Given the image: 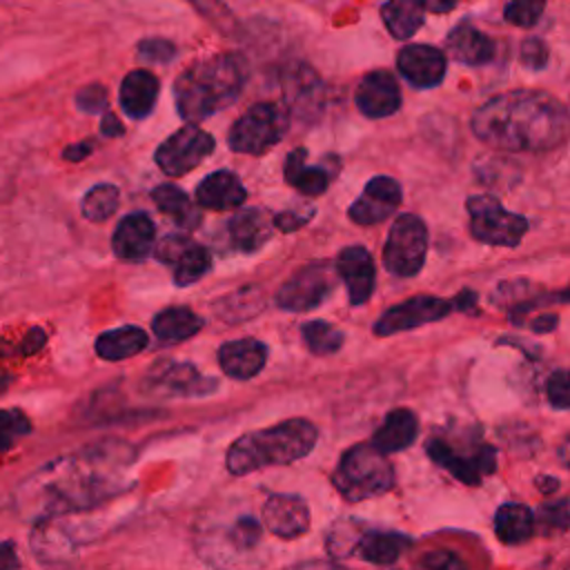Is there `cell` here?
I'll return each instance as SVG.
<instances>
[{
  "mask_svg": "<svg viewBox=\"0 0 570 570\" xmlns=\"http://www.w3.org/2000/svg\"><path fill=\"white\" fill-rule=\"evenodd\" d=\"M131 459V448L118 441L96 443L78 454L60 456L20 488V510L27 517L53 519L96 508L131 485L125 476Z\"/></svg>",
  "mask_w": 570,
  "mask_h": 570,
  "instance_id": "cell-1",
  "label": "cell"
},
{
  "mask_svg": "<svg viewBox=\"0 0 570 570\" xmlns=\"http://www.w3.org/2000/svg\"><path fill=\"white\" fill-rule=\"evenodd\" d=\"M474 136L503 151H550L570 134V111L541 89H510L472 114Z\"/></svg>",
  "mask_w": 570,
  "mask_h": 570,
  "instance_id": "cell-2",
  "label": "cell"
},
{
  "mask_svg": "<svg viewBox=\"0 0 570 570\" xmlns=\"http://www.w3.org/2000/svg\"><path fill=\"white\" fill-rule=\"evenodd\" d=\"M247 78V65L238 53H216L187 67L174 82L178 114L200 122L238 98Z\"/></svg>",
  "mask_w": 570,
  "mask_h": 570,
  "instance_id": "cell-3",
  "label": "cell"
},
{
  "mask_svg": "<svg viewBox=\"0 0 570 570\" xmlns=\"http://www.w3.org/2000/svg\"><path fill=\"white\" fill-rule=\"evenodd\" d=\"M316 428L305 419H287L278 425L247 432L229 445L227 470L232 474H249L298 461L316 445Z\"/></svg>",
  "mask_w": 570,
  "mask_h": 570,
  "instance_id": "cell-4",
  "label": "cell"
},
{
  "mask_svg": "<svg viewBox=\"0 0 570 570\" xmlns=\"http://www.w3.org/2000/svg\"><path fill=\"white\" fill-rule=\"evenodd\" d=\"M332 481L343 499L356 503L387 492L394 483V470L374 443H358L341 456Z\"/></svg>",
  "mask_w": 570,
  "mask_h": 570,
  "instance_id": "cell-5",
  "label": "cell"
},
{
  "mask_svg": "<svg viewBox=\"0 0 570 570\" xmlns=\"http://www.w3.org/2000/svg\"><path fill=\"white\" fill-rule=\"evenodd\" d=\"M289 114L276 102H258L249 107L229 129V147L240 154H265L287 131Z\"/></svg>",
  "mask_w": 570,
  "mask_h": 570,
  "instance_id": "cell-6",
  "label": "cell"
},
{
  "mask_svg": "<svg viewBox=\"0 0 570 570\" xmlns=\"http://www.w3.org/2000/svg\"><path fill=\"white\" fill-rule=\"evenodd\" d=\"M465 207L470 214V234L479 243L517 247L528 232V218L508 212L494 196H470Z\"/></svg>",
  "mask_w": 570,
  "mask_h": 570,
  "instance_id": "cell-7",
  "label": "cell"
},
{
  "mask_svg": "<svg viewBox=\"0 0 570 570\" xmlns=\"http://www.w3.org/2000/svg\"><path fill=\"white\" fill-rule=\"evenodd\" d=\"M428 254V227L416 214H401L387 232L383 265L390 274L407 278L421 272Z\"/></svg>",
  "mask_w": 570,
  "mask_h": 570,
  "instance_id": "cell-8",
  "label": "cell"
},
{
  "mask_svg": "<svg viewBox=\"0 0 570 570\" xmlns=\"http://www.w3.org/2000/svg\"><path fill=\"white\" fill-rule=\"evenodd\" d=\"M336 285V267L316 261L292 274L276 292V305L287 312H309L318 307Z\"/></svg>",
  "mask_w": 570,
  "mask_h": 570,
  "instance_id": "cell-9",
  "label": "cell"
},
{
  "mask_svg": "<svg viewBox=\"0 0 570 570\" xmlns=\"http://www.w3.org/2000/svg\"><path fill=\"white\" fill-rule=\"evenodd\" d=\"M214 151V138L198 125H185L160 142L156 163L167 176H183Z\"/></svg>",
  "mask_w": 570,
  "mask_h": 570,
  "instance_id": "cell-10",
  "label": "cell"
},
{
  "mask_svg": "<svg viewBox=\"0 0 570 570\" xmlns=\"http://www.w3.org/2000/svg\"><path fill=\"white\" fill-rule=\"evenodd\" d=\"M454 307V301H445L439 296H428L419 294L412 296L399 305H392L381 314V318L374 323V334L376 336H392L399 332L416 330L428 323H436L445 318Z\"/></svg>",
  "mask_w": 570,
  "mask_h": 570,
  "instance_id": "cell-11",
  "label": "cell"
},
{
  "mask_svg": "<svg viewBox=\"0 0 570 570\" xmlns=\"http://www.w3.org/2000/svg\"><path fill=\"white\" fill-rule=\"evenodd\" d=\"M154 254L160 263L171 265L174 283L180 285V287L200 281L212 267L209 252L203 245H198L196 240H191L189 236H183V234L165 236L154 247Z\"/></svg>",
  "mask_w": 570,
  "mask_h": 570,
  "instance_id": "cell-12",
  "label": "cell"
},
{
  "mask_svg": "<svg viewBox=\"0 0 570 570\" xmlns=\"http://www.w3.org/2000/svg\"><path fill=\"white\" fill-rule=\"evenodd\" d=\"M287 114L301 120H314L323 109V82L305 62H289L281 76Z\"/></svg>",
  "mask_w": 570,
  "mask_h": 570,
  "instance_id": "cell-13",
  "label": "cell"
},
{
  "mask_svg": "<svg viewBox=\"0 0 570 570\" xmlns=\"http://www.w3.org/2000/svg\"><path fill=\"white\" fill-rule=\"evenodd\" d=\"M425 452L436 465L445 468L452 476H456L459 481H463L468 485L481 483L483 476L492 474L494 463H497L494 450L490 445H481L472 454H461L450 443H445L443 439H436V436L425 443Z\"/></svg>",
  "mask_w": 570,
  "mask_h": 570,
  "instance_id": "cell-14",
  "label": "cell"
},
{
  "mask_svg": "<svg viewBox=\"0 0 570 570\" xmlns=\"http://www.w3.org/2000/svg\"><path fill=\"white\" fill-rule=\"evenodd\" d=\"M145 390L160 396H205L216 390V381L205 379L191 363L167 361L147 374Z\"/></svg>",
  "mask_w": 570,
  "mask_h": 570,
  "instance_id": "cell-15",
  "label": "cell"
},
{
  "mask_svg": "<svg viewBox=\"0 0 570 570\" xmlns=\"http://www.w3.org/2000/svg\"><path fill=\"white\" fill-rule=\"evenodd\" d=\"M401 196V185L394 178L374 176L363 194L350 205L347 214L356 225H376L396 212Z\"/></svg>",
  "mask_w": 570,
  "mask_h": 570,
  "instance_id": "cell-16",
  "label": "cell"
},
{
  "mask_svg": "<svg viewBox=\"0 0 570 570\" xmlns=\"http://www.w3.org/2000/svg\"><path fill=\"white\" fill-rule=\"evenodd\" d=\"M354 100L363 116L387 118L401 107V89L390 71L374 69L358 80Z\"/></svg>",
  "mask_w": 570,
  "mask_h": 570,
  "instance_id": "cell-17",
  "label": "cell"
},
{
  "mask_svg": "<svg viewBox=\"0 0 570 570\" xmlns=\"http://www.w3.org/2000/svg\"><path fill=\"white\" fill-rule=\"evenodd\" d=\"M396 67L410 85L430 89L445 76V53L432 45H407L399 51Z\"/></svg>",
  "mask_w": 570,
  "mask_h": 570,
  "instance_id": "cell-18",
  "label": "cell"
},
{
  "mask_svg": "<svg viewBox=\"0 0 570 570\" xmlns=\"http://www.w3.org/2000/svg\"><path fill=\"white\" fill-rule=\"evenodd\" d=\"M336 274L341 276V281L347 287V296L352 305H363L372 292H374V261L370 256V252L361 245H352L345 247L338 258H336Z\"/></svg>",
  "mask_w": 570,
  "mask_h": 570,
  "instance_id": "cell-19",
  "label": "cell"
},
{
  "mask_svg": "<svg viewBox=\"0 0 570 570\" xmlns=\"http://www.w3.org/2000/svg\"><path fill=\"white\" fill-rule=\"evenodd\" d=\"M263 523L281 539H296L309 528V510L296 494H272L263 505Z\"/></svg>",
  "mask_w": 570,
  "mask_h": 570,
  "instance_id": "cell-20",
  "label": "cell"
},
{
  "mask_svg": "<svg viewBox=\"0 0 570 570\" xmlns=\"http://www.w3.org/2000/svg\"><path fill=\"white\" fill-rule=\"evenodd\" d=\"M154 236H156V227L147 214L142 212L127 214L114 232V238H111L114 254L125 263H140L151 254Z\"/></svg>",
  "mask_w": 570,
  "mask_h": 570,
  "instance_id": "cell-21",
  "label": "cell"
},
{
  "mask_svg": "<svg viewBox=\"0 0 570 570\" xmlns=\"http://www.w3.org/2000/svg\"><path fill=\"white\" fill-rule=\"evenodd\" d=\"M267 361V347L256 338L227 341L218 350L220 370L236 381H247L256 376Z\"/></svg>",
  "mask_w": 570,
  "mask_h": 570,
  "instance_id": "cell-22",
  "label": "cell"
},
{
  "mask_svg": "<svg viewBox=\"0 0 570 570\" xmlns=\"http://www.w3.org/2000/svg\"><path fill=\"white\" fill-rule=\"evenodd\" d=\"M445 51L463 65H485L494 58V42L470 22L456 24L445 40Z\"/></svg>",
  "mask_w": 570,
  "mask_h": 570,
  "instance_id": "cell-23",
  "label": "cell"
},
{
  "mask_svg": "<svg viewBox=\"0 0 570 570\" xmlns=\"http://www.w3.org/2000/svg\"><path fill=\"white\" fill-rule=\"evenodd\" d=\"M158 78L147 69L129 71L120 82V107L131 118H145L151 114L158 98Z\"/></svg>",
  "mask_w": 570,
  "mask_h": 570,
  "instance_id": "cell-24",
  "label": "cell"
},
{
  "mask_svg": "<svg viewBox=\"0 0 570 570\" xmlns=\"http://www.w3.org/2000/svg\"><path fill=\"white\" fill-rule=\"evenodd\" d=\"M196 200L200 207L214 212L236 209L245 200V187L232 171H214L198 185Z\"/></svg>",
  "mask_w": 570,
  "mask_h": 570,
  "instance_id": "cell-25",
  "label": "cell"
},
{
  "mask_svg": "<svg viewBox=\"0 0 570 570\" xmlns=\"http://www.w3.org/2000/svg\"><path fill=\"white\" fill-rule=\"evenodd\" d=\"M419 434V419L412 410H405V407H399V410H392L383 423L379 425V430L374 432L372 436V443L385 452V454H392V452H401L405 448H410L414 443Z\"/></svg>",
  "mask_w": 570,
  "mask_h": 570,
  "instance_id": "cell-26",
  "label": "cell"
},
{
  "mask_svg": "<svg viewBox=\"0 0 570 570\" xmlns=\"http://www.w3.org/2000/svg\"><path fill=\"white\" fill-rule=\"evenodd\" d=\"M272 225L263 209H240L229 218V236L238 249L256 252L269 240Z\"/></svg>",
  "mask_w": 570,
  "mask_h": 570,
  "instance_id": "cell-27",
  "label": "cell"
},
{
  "mask_svg": "<svg viewBox=\"0 0 570 570\" xmlns=\"http://www.w3.org/2000/svg\"><path fill=\"white\" fill-rule=\"evenodd\" d=\"M147 343H149V336L145 330L136 325H125V327L102 332L96 338V354L105 361H122L140 354L147 347Z\"/></svg>",
  "mask_w": 570,
  "mask_h": 570,
  "instance_id": "cell-28",
  "label": "cell"
},
{
  "mask_svg": "<svg viewBox=\"0 0 570 570\" xmlns=\"http://www.w3.org/2000/svg\"><path fill=\"white\" fill-rule=\"evenodd\" d=\"M423 16H425V0H387L381 7V18L385 29L399 40L412 38L421 29Z\"/></svg>",
  "mask_w": 570,
  "mask_h": 570,
  "instance_id": "cell-29",
  "label": "cell"
},
{
  "mask_svg": "<svg viewBox=\"0 0 570 570\" xmlns=\"http://www.w3.org/2000/svg\"><path fill=\"white\" fill-rule=\"evenodd\" d=\"M410 539L399 532H363L356 552L374 566H390L405 554Z\"/></svg>",
  "mask_w": 570,
  "mask_h": 570,
  "instance_id": "cell-30",
  "label": "cell"
},
{
  "mask_svg": "<svg viewBox=\"0 0 570 570\" xmlns=\"http://www.w3.org/2000/svg\"><path fill=\"white\" fill-rule=\"evenodd\" d=\"M203 327V318L189 307H167L151 321L154 334L165 343H178L194 336Z\"/></svg>",
  "mask_w": 570,
  "mask_h": 570,
  "instance_id": "cell-31",
  "label": "cell"
},
{
  "mask_svg": "<svg viewBox=\"0 0 570 570\" xmlns=\"http://www.w3.org/2000/svg\"><path fill=\"white\" fill-rule=\"evenodd\" d=\"M494 532L508 546L523 543L534 532V517L523 503H505L494 514Z\"/></svg>",
  "mask_w": 570,
  "mask_h": 570,
  "instance_id": "cell-32",
  "label": "cell"
},
{
  "mask_svg": "<svg viewBox=\"0 0 570 570\" xmlns=\"http://www.w3.org/2000/svg\"><path fill=\"white\" fill-rule=\"evenodd\" d=\"M305 149H294L285 160V178L305 196H318L330 185V174L323 167H309L305 163Z\"/></svg>",
  "mask_w": 570,
  "mask_h": 570,
  "instance_id": "cell-33",
  "label": "cell"
},
{
  "mask_svg": "<svg viewBox=\"0 0 570 570\" xmlns=\"http://www.w3.org/2000/svg\"><path fill=\"white\" fill-rule=\"evenodd\" d=\"M151 200L156 203V207L165 216H171L176 220V225H180L183 229H194L198 225V220H200V214H198L196 205L176 185H160V187H156L151 191Z\"/></svg>",
  "mask_w": 570,
  "mask_h": 570,
  "instance_id": "cell-34",
  "label": "cell"
},
{
  "mask_svg": "<svg viewBox=\"0 0 570 570\" xmlns=\"http://www.w3.org/2000/svg\"><path fill=\"white\" fill-rule=\"evenodd\" d=\"M263 309V294L258 287H243L216 303V314L225 321L238 323L256 316Z\"/></svg>",
  "mask_w": 570,
  "mask_h": 570,
  "instance_id": "cell-35",
  "label": "cell"
},
{
  "mask_svg": "<svg viewBox=\"0 0 570 570\" xmlns=\"http://www.w3.org/2000/svg\"><path fill=\"white\" fill-rule=\"evenodd\" d=\"M118 200H120L118 187H114V185H109V183H102V185L91 187V189L82 196L80 209H82V216H85L87 220L100 223V220H107V218L116 212Z\"/></svg>",
  "mask_w": 570,
  "mask_h": 570,
  "instance_id": "cell-36",
  "label": "cell"
},
{
  "mask_svg": "<svg viewBox=\"0 0 570 570\" xmlns=\"http://www.w3.org/2000/svg\"><path fill=\"white\" fill-rule=\"evenodd\" d=\"M301 334H303V341H305L307 350L312 354H318V356L334 354L343 345V332L336 330L334 325L325 323V321H307L301 327Z\"/></svg>",
  "mask_w": 570,
  "mask_h": 570,
  "instance_id": "cell-37",
  "label": "cell"
},
{
  "mask_svg": "<svg viewBox=\"0 0 570 570\" xmlns=\"http://www.w3.org/2000/svg\"><path fill=\"white\" fill-rule=\"evenodd\" d=\"M546 9V0H505L503 16L514 27H534Z\"/></svg>",
  "mask_w": 570,
  "mask_h": 570,
  "instance_id": "cell-38",
  "label": "cell"
},
{
  "mask_svg": "<svg viewBox=\"0 0 570 570\" xmlns=\"http://www.w3.org/2000/svg\"><path fill=\"white\" fill-rule=\"evenodd\" d=\"M29 432L31 423L20 410H0V452L9 450L20 436Z\"/></svg>",
  "mask_w": 570,
  "mask_h": 570,
  "instance_id": "cell-39",
  "label": "cell"
},
{
  "mask_svg": "<svg viewBox=\"0 0 570 570\" xmlns=\"http://www.w3.org/2000/svg\"><path fill=\"white\" fill-rule=\"evenodd\" d=\"M363 534H356V528L350 521H341L334 525L332 534L327 537V548L334 557H345L356 550Z\"/></svg>",
  "mask_w": 570,
  "mask_h": 570,
  "instance_id": "cell-40",
  "label": "cell"
},
{
  "mask_svg": "<svg viewBox=\"0 0 570 570\" xmlns=\"http://www.w3.org/2000/svg\"><path fill=\"white\" fill-rule=\"evenodd\" d=\"M261 541V523L252 517L238 519L229 530V543L236 550H252Z\"/></svg>",
  "mask_w": 570,
  "mask_h": 570,
  "instance_id": "cell-41",
  "label": "cell"
},
{
  "mask_svg": "<svg viewBox=\"0 0 570 570\" xmlns=\"http://www.w3.org/2000/svg\"><path fill=\"white\" fill-rule=\"evenodd\" d=\"M546 394L552 407L570 410V370H557L548 376Z\"/></svg>",
  "mask_w": 570,
  "mask_h": 570,
  "instance_id": "cell-42",
  "label": "cell"
},
{
  "mask_svg": "<svg viewBox=\"0 0 570 570\" xmlns=\"http://www.w3.org/2000/svg\"><path fill=\"white\" fill-rule=\"evenodd\" d=\"M412 570H465V563L452 550H430L414 563Z\"/></svg>",
  "mask_w": 570,
  "mask_h": 570,
  "instance_id": "cell-43",
  "label": "cell"
},
{
  "mask_svg": "<svg viewBox=\"0 0 570 570\" xmlns=\"http://www.w3.org/2000/svg\"><path fill=\"white\" fill-rule=\"evenodd\" d=\"M519 60L523 67L528 69H543L548 62V45L541 38H525L519 47Z\"/></svg>",
  "mask_w": 570,
  "mask_h": 570,
  "instance_id": "cell-44",
  "label": "cell"
},
{
  "mask_svg": "<svg viewBox=\"0 0 570 570\" xmlns=\"http://www.w3.org/2000/svg\"><path fill=\"white\" fill-rule=\"evenodd\" d=\"M174 53H176V47L163 38H149L138 45V56L149 62H158V65L169 62L174 58Z\"/></svg>",
  "mask_w": 570,
  "mask_h": 570,
  "instance_id": "cell-45",
  "label": "cell"
},
{
  "mask_svg": "<svg viewBox=\"0 0 570 570\" xmlns=\"http://www.w3.org/2000/svg\"><path fill=\"white\" fill-rule=\"evenodd\" d=\"M76 102L82 111L96 114L107 107V91L102 85H87L76 94Z\"/></svg>",
  "mask_w": 570,
  "mask_h": 570,
  "instance_id": "cell-46",
  "label": "cell"
},
{
  "mask_svg": "<svg viewBox=\"0 0 570 570\" xmlns=\"http://www.w3.org/2000/svg\"><path fill=\"white\" fill-rule=\"evenodd\" d=\"M539 519L548 528H568L570 525V501H557V503L543 505L539 512Z\"/></svg>",
  "mask_w": 570,
  "mask_h": 570,
  "instance_id": "cell-47",
  "label": "cell"
},
{
  "mask_svg": "<svg viewBox=\"0 0 570 570\" xmlns=\"http://www.w3.org/2000/svg\"><path fill=\"white\" fill-rule=\"evenodd\" d=\"M312 214H314L312 209H305V212H281L278 216H274V225L278 229H283V232H294V229L303 227L309 220Z\"/></svg>",
  "mask_w": 570,
  "mask_h": 570,
  "instance_id": "cell-48",
  "label": "cell"
},
{
  "mask_svg": "<svg viewBox=\"0 0 570 570\" xmlns=\"http://www.w3.org/2000/svg\"><path fill=\"white\" fill-rule=\"evenodd\" d=\"M20 559L16 554V546L11 541H0V570H18Z\"/></svg>",
  "mask_w": 570,
  "mask_h": 570,
  "instance_id": "cell-49",
  "label": "cell"
},
{
  "mask_svg": "<svg viewBox=\"0 0 570 570\" xmlns=\"http://www.w3.org/2000/svg\"><path fill=\"white\" fill-rule=\"evenodd\" d=\"M91 149H94V145H91L89 140H85V142H73V145H69V147L62 149V156H65L67 160L78 163V160L87 158V156L91 154Z\"/></svg>",
  "mask_w": 570,
  "mask_h": 570,
  "instance_id": "cell-50",
  "label": "cell"
},
{
  "mask_svg": "<svg viewBox=\"0 0 570 570\" xmlns=\"http://www.w3.org/2000/svg\"><path fill=\"white\" fill-rule=\"evenodd\" d=\"M283 570H345V568L334 561H303V563L287 566Z\"/></svg>",
  "mask_w": 570,
  "mask_h": 570,
  "instance_id": "cell-51",
  "label": "cell"
},
{
  "mask_svg": "<svg viewBox=\"0 0 570 570\" xmlns=\"http://www.w3.org/2000/svg\"><path fill=\"white\" fill-rule=\"evenodd\" d=\"M100 129H102V134L105 136H109V138H116V136H120L122 134V125H120V120L114 116V114H105L102 116V125H100Z\"/></svg>",
  "mask_w": 570,
  "mask_h": 570,
  "instance_id": "cell-52",
  "label": "cell"
},
{
  "mask_svg": "<svg viewBox=\"0 0 570 570\" xmlns=\"http://www.w3.org/2000/svg\"><path fill=\"white\" fill-rule=\"evenodd\" d=\"M461 0H425V9L432 13H448L452 11Z\"/></svg>",
  "mask_w": 570,
  "mask_h": 570,
  "instance_id": "cell-53",
  "label": "cell"
},
{
  "mask_svg": "<svg viewBox=\"0 0 570 570\" xmlns=\"http://www.w3.org/2000/svg\"><path fill=\"white\" fill-rule=\"evenodd\" d=\"M554 325H557V316H554V314H543V316L534 318L532 330H534V332H550Z\"/></svg>",
  "mask_w": 570,
  "mask_h": 570,
  "instance_id": "cell-54",
  "label": "cell"
},
{
  "mask_svg": "<svg viewBox=\"0 0 570 570\" xmlns=\"http://www.w3.org/2000/svg\"><path fill=\"white\" fill-rule=\"evenodd\" d=\"M559 461L570 470V434L559 445Z\"/></svg>",
  "mask_w": 570,
  "mask_h": 570,
  "instance_id": "cell-55",
  "label": "cell"
},
{
  "mask_svg": "<svg viewBox=\"0 0 570 570\" xmlns=\"http://www.w3.org/2000/svg\"><path fill=\"white\" fill-rule=\"evenodd\" d=\"M537 485H541V492H554V488H557L559 483H557V479H552V476H539V479H537Z\"/></svg>",
  "mask_w": 570,
  "mask_h": 570,
  "instance_id": "cell-56",
  "label": "cell"
}]
</instances>
